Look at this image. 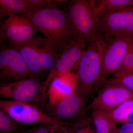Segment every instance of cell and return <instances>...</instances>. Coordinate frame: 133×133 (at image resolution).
Listing matches in <instances>:
<instances>
[{"mask_svg":"<svg viewBox=\"0 0 133 133\" xmlns=\"http://www.w3.org/2000/svg\"><path fill=\"white\" fill-rule=\"evenodd\" d=\"M87 42L82 36H79L64 51L55 66L50 71L47 79L44 82L45 88L52 79L57 76L71 70L80 59L86 50Z\"/></svg>","mask_w":133,"mask_h":133,"instance_id":"30bf717a","label":"cell"},{"mask_svg":"<svg viewBox=\"0 0 133 133\" xmlns=\"http://www.w3.org/2000/svg\"><path fill=\"white\" fill-rule=\"evenodd\" d=\"M132 0H94L97 16L102 12L131 8Z\"/></svg>","mask_w":133,"mask_h":133,"instance_id":"d6986e66","label":"cell"},{"mask_svg":"<svg viewBox=\"0 0 133 133\" xmlns=\"http://www.w3.org/2000/svg\"><path fill=\"white\" fill-rule=\"evenodd\" d=\"M114 122H129V117L133 115V98L126 101L111 111H107Z\"/></svg>","mask_w":133,"mask_h":133,"instance_id":"ac0fdd59","label":"cell"},{"mask_svg":"<svg viewBox=\"0 0 133 133\" xmlns=\"http://www.w3.org/2000/svg\"><path fill=\"white\" fill-rule=\"evenodd\" d=\"M101 83L121 86L133 92V74L106 79Z\"/></svg>","mask_w":133,"mask_h":133,"instance_id":"cb8c5ba5","label":"cell"},{"mask_svg":"<svg viewBox=\"0 0 133 133\" xmlns=\"http://www.w3.org/2000/svg\"><path fill=\"white\" fill-rule=\"evenodd\" d=\"M104 86L99 91L88 108L111 111L122 102L133 98V92L121 86L103 84Z\"/></svg>","mask_w":133,"mask_h":133,"instance_id":"7c38bea8","label":"cell"},{"mask_svg":"<svg viewBox=\"0 0 133 133\" xmlns=\"http://www.w3.org/2000/svg\"><path fill=\"white\" fill-rule=\"evenodd\" d=\"M131 8H133V0H132V3H131Z\"/></svg>","mask_w":133,"mask_h":133,"instance_id":"f1b7e54d","label":"cell"},{"mask_svg":"<svg viewBox=\"0 0 133 133\" xmlns=\"http://www.w3.org/2000/svg\"><path fill=\"white\" fill-rule=\"evenodd\" d=\"M106 42L105 38H101L88 45L74 66L79 84L86 97L91 94L95 84L99 83Z\"/></svg>","mask_w":133,"mask_h":133,"instance_id":"3957f363","label":"cell"},{"mask_svg":"<svg viewBox=\"0 0 133 133\" xmlns=\"http://www.w3.org/2000/svg\"><path fill=\"white\" fill-rule=\"evenodd\" d=\"M118 133H133V122L124 123L118 129Z\"/></svg>","mask_w":133,"mask_h":133,"instance_id":"4316f807","label":"cell"},{"mask_svg":"<svg viewBox=\"0 0 133 133\" xmlns=\"http://www.w3.org/2000/svg\"><path fill=\"white\" fill-rule=\"evenodd\" d=\"M47 90L38 77L32 76L19 81L0 84V97L28 103L37 107L44 104Z\"/></svg>","mask_w":133,"mask_h":133,"instance_id":"277c9868","label":"cell"},{"mask_svg":"<svg viewBox=\"0 0 133 133\" xmlns=\"http://www.w3.org/2000/svg\"><path fill=\"white\" fill-rule=\"evenodd\" d=\"M25 14L28 11L24 0H0V17H8L12 16Z\"/></svg>","mask_w":133,"mask_h":133,"instance_id":"e0dca14e","label":"cell"},{"mask_svg":"<svg viewBox=\"0 0 133 133\" xmlns=\"http://www.w3.org/2000/svg\"><path fill=\"white\" fill-rule=\"evenodd\" d=\"M63 10L74 28L85 38L88 45L98 39L104 38L99 31L94 0L68 1Z\"/></svg>","mask_w":133,"mask_h":133,"instance_id":"7a4b0ae2","label":"cell"},{"mask_svg":"<svg viewBox=\"0 0 133 133\" xmlns=\"http://www.w3.org/2000/svg\"><path fill=\"white\" fill-rule=\"evenodd\" d=\"M0 110L18 124L65 123L44 113L35 105L13 100L0 99Z\"/></svg>","mask_w":133,"mask_h":133,"instance_id":"8992f818","label":"cell"},{"mask_svg":"<svg viewBox=\"0 0 133 133\" xmlns=\"http://www.w3.org/2000/svg\"><path fill=\"white\" fill-rule=\"evenodd\" d=\"M78 83L77 74L72 70L53 79L47 90V98L49 107L73 94Z\"/></svg>","mask_w":133,"mask_h":133,"instance_id":"4fadbf2b","label":"cell"},{"mask_svg":"<svg viewBox=\"0 0 133 133\" xmlns=\"http://www.w3.org/2000/svg\"><path fill=\"white\" fill-rule=\"evenodd\" d=\"M49 133H72L71 124H52Z\"/></svg>","mask_w":133,"mask_h":133,"instance_id":"d4e9b609","label":"cell"},{"mask_svg":"<svg viewBox=\"0 0 133 133\" xmlns=\"http://www.w3.org/2000/svg\"><path fill=\"white\" fill-rule=\"evenodd\" d=\"M28 15L37 10L45 8H59L60 6L66 3L65 0H24Z\"/></svg>","mask_w":133,"mask_h":133,"instance_id":"ffe728a7","label":"cell"},{"mask_svg":"<svg viewBox=\"0 0 133 133\" xmlns=\"http://www.w3.org/2000/svg\"><path fill=\"white\" fill-rule=\"evenodd\" d=\"M90 120L83 116L74 123L71 124L72 133H95L90 124Z\"/></svg>","mask_w":133,"mask_h":133,"instance_id":"603a6c76","label":"cell"},{"mask_svg":"<svg viewBox=\"0 0 133 133\" xmlns=\"http://www.w3.org/2000/svg\"><path fill=\"white\" fill-rule=\"evenodd\" d=\"M91 120L95 128V133H115L118 131L116 123L110 118L106 111L92 110Z\"/></svg>","mask_w":133,"mask_h":133,"instance_id":"2e32d148","label":"cell"},{"mask_svg":"<svg viewBox=\"0 0 133 133\" xmlns=\"http://www.w3.org/2000/svg\"><path fill=\"white\" fill-rule=\"evenodd\" d=\"M33 40L40 66L43 70L50 71L60 55L45 38L35 36Z\"/></svg>","mask_w":133,"mask_h":133,"instance_id":"5bb4252c","label":"cell"},{"mask_svg":"<svg viewBox=\"0 0 133 133\" xmlns=\"http://www.w3.org/2000/svg\"><path fill=\"white\" fill-rule=\"evenodd\" d=\"M133 74V44L129 48L121 68L117 74L113 77Z\"/></svg>","mask_w":133,"mask_h":133,"instance_id":"7402d4cb","label":"cell"},{"mask_svg":"<svg viewBox=\"0 0 133 133\" xmlns=\"http://www.w3.org/2000/svg\"><path fill=\"white\" fill-rule=\"evenodd\" d=\"M14 48L19 51L26 66L33 76L42 75L44 71L39 64L33 38Z\"/></svg>","mask_w":133,"mask_h":133,"instance_id":"9a60e30c","label":"cell"},{"mask_svg":"<svg viewBox=\"0 0 133 133\" xmlns=\"http://www.w3.org/2000/svg\"><path fill=\"white\" fill-rule=\"evenodd\" d=\"M133 44V37H115L106 40L102 57V66L99 83L110 74L114 76L121 68L124 58Z\"/></svg>","mask_w":133,"mask_h":133,"instance_id":"52a82bcc","label":"cell"},{"mask_svg":"<svg viewBox=\"0 0 133 133\" xmlns=\"http://www.w3.org/2000/svg\"><path fill=\"white\" fill-rule=\"evenodd\" d=\"M52 124H42L27 131H22L21 133H49Z\"/></svg>","mask_w":133,"mask_h":133,"instance_id":"484cf974","label":"cell"},{"mask_svg":"<svg viewBox=\"0 0 133 133\" xmlns=\"http://www.w3.org/2000/svg\"><path fill=\"white\" fill-rule=\"evenodd\" d=\"M99 31L106 40L115 37H133V8H125L100 13Z\"/></svg>","mask_w":133,"mask_h":133,"instance_id":"5b68a950","label":"cell"},{"mask_svg":"<svg viewBox=\"0 0 133 133\" xmlns=\"http://www.w3.org/2000/svg\"><path fill=\"white\" fill-rule=\"evenodd\" d=\"M85 98L78 83L73 94L50 107L52 108V117L65 123H69L67 121L70 120H77L84 116L86 108Z\"/></svg>","mask_w":133,"mask_h":133,"instance_id":"8fae6325","label":"cell"},{"mask_svg":"<svg viewBox=\"0 0 133 133\" xmlns=\"http://www.w3.org/2000/svg\"><path fill=\"white\" fill-rule=\"evenodd\" d=\"M3 30L9 46L13 48L30 41L38 31L28 16L23 14L8 17L3 22Z\"/></svg>","mask_w":133,"mask_h":133,"instance_id":"9c48e42d","label":"cell"},{"mask_svg":"<svg viewBox=\"0 0 133 133\" xmlns=\"http://www.w3.org/2000/svg\"><path fill=\"white\" fill-rule=\"evenodd\" d=\"M32 76L18 50L10 46L0 47V80L10 83Z\"/></svg>","mask_w":133,"mask_h":133,"instance_id":"ba28073f","label":"cell"},{"mask_svg":"<svg viewBox=\"0 0 133 133\" xmlns=\"http://www.w3.org/2000/svg\"><path fill=\"white\" fill-rule=\"evenodd\" d=\"M28 17L60 56L80 36L64 10L59 8L43 9L31 13Z\"/></svg>","mask_w":133,"mask_h":133,"instance_id":"6da1fadb","label":"cell"},{"mask_svg":"<svg viewBox=\"0 0 133 133\" xmlns=\"http://www.w3.org/2000/svg\"><path fill=\"white\" fill-rule=\"evenodd\" d=\"M115 133H118V131H117V132H115Z\"/></svg>","mask_w":133,"mask_h":133,"instance_id":"f546056e","label":"cell"},{"mask_svg":"<svg viewBox=\"0 0 133 133\" xmlns=\"http://www.w3.org/2000/svg\"><path fill=\"white\" fill-rule=\"evenodd\" d=\"M3 22L0 21V47L2 45L4 41L6 40L3 30Z\"/></svg>","mask_w":133,"mask_h":133,"instance_id":"83f0119b","label":"cell"},{"mask_svg":"<svg viewBox=\"0 0 133 133\" xmlns=\"http://www.w3.org/2000/svg\"><path fill=\"white\" fill-rule=\"evenodd\" d=\"M19 124L0 110V133H21Z\"/></svg>","mask_w":133,"mask_h":133,"instance_id":"44dd1931","label":"cell"}]
</instances>
